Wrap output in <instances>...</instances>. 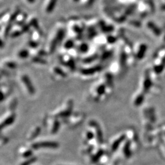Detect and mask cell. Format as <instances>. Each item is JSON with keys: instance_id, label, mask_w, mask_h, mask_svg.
Listing matches in <instances>:
<instances>
[{"instance_id": "cell-1", "label": "cell", "mask_w": 165, "mask_h": 165, "mask_svg": "<svg viewBox=\"0 0 165 165\" xmlns=\"http://www.w3.org/2000/svg\"><path fill=\"white\" fill-rule=\"evenodd\" d=\"M56 1H57V0H47L46 5L45 6V11L47 13H51L50 12L53 10Z\"/></svg>"}, {"instance_id": "cell-2", "label": "cell", "mask_w": 165, "mask_h": 165, "mask_svg": "<svg viewBox=\"0 0 165 165\" xmlns=\"http://www.w3.org/2000/svg\"><path fill=\"white\" fill-rule=\"evenodd\" d=\"M26 1H28V3L31 4V3H34L35 1V0H26Z\"/></svg>"}]
</instances>
